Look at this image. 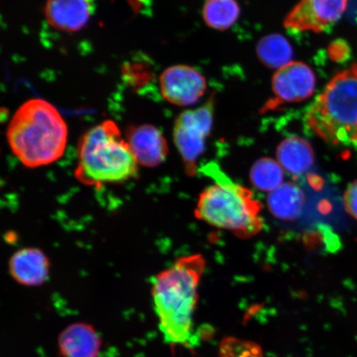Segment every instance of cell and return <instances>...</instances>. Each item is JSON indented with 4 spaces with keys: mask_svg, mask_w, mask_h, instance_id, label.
<instances>
[{
    "mask_svg": "<svg viewBox=\"0 0 357 357\" xmlns=\"http://www.w3.org/2000/svg\"><path fill=\"white\" fill-rule=\"evenodd\" d=\"M160 88L165 100L177 106L196 104L206 91L207 82L197 70L185 65L169 67L160 77Z\"/></svg>",
    "mask_w": 357,
    "mask_h": 357,
    "instance_id": "cell-9",
    "label": "cell"
},
{
    "mask_svg": "<svg viewBox=\"0 0 357 357\" xmlns=\"http://www.w3.org/2000/svg\"><path fill=\"white\" fill-rule=\"evenodd\" d=\"M239 16L240 7L236 0H207L203 8L205 24L216 30L229 29Z\"/></svg>",
    "mask_w": 357,
    "mask_h": 357,
    "instance_id": "cell-17",
    "label": "cell"
},
{
    "mask_svg": "<svg viewBox=\"0 0 357 357\" xmlns=\"http://www.w3.org/2000/svg\"><path fill=\"white\" fill-rule=\"evenodd\" d=\"M316 77L310 67L301 61H292L276 71L272 77L274 97L266 102L262 113L278 110L281 106L305 101L312 96Z\"/></svg>",
    "mask_w": 357,
    "mask_h": 357,
    "instance_id": "cell-7",
    "label": "cell"
},
{
    "mask_svg": "<svg viewBox=\"0 0 357 357\" xmlns=\"http://www.w3.org/2000/svg\"><path fill=\"white\" fill-rule=\"evenodd\" d=\"M10 149L26 167L47 166L64 154L68 128L50 102L33 99L15 112L7 130Z\"/></svg>",
    "mask_w": 357,
    "mask_h": 357,
    "instance_id": "cell-2",
    "label": "cell"
},
{
    "mask_svg": "<svg viewBox=\"0 0 357 357\" xmlns=\"http://www.w3.org/2000/svg\"><path fill=\"white\" fill-rule=\"evenodd\" d=\"M348 0H301L285 17V28L321 33L341 19Z\"/></svg>",
    "mask_w": 357,
    "mask_h": 357,
    "instance_id": "cell-8",
    "label": "cell"
},
{
    "mask_svg": "<svg viewBox=\"0 0 357 357\" xmlns=\"http://www.w3.org/2000/svg\"><path fill=\"white\" fill-rule=\"evenodd\" d=\"M343 202L347 212L357 220V180L347 187Z\"/></svg>",
    "mask_w": 357,
    "mask_h": 357,
    "instance_id": "cell-20",
    "label": "cell"
},
{
    "mask_svg": "<svg viewBox=\"0 0 357 357\" xmlns=\"http://www.w3.org/2000/svg\"><path fill=\"white\" fill-rule=\"evenodd\" d=\"M257 53L263 65L278 70L292 62L294 56L291 44L278 33L262 38L257 44Z\"/></svg>",
    "mask_w": 357,
    "mask_h": 357,
    "instance_id": "cell-16",
    "label": "cell"
},
{
    "mask_svg": "<svg viewBox=\"0 0 357 357\" xmlns=\"http://www.w3.org/2000/svg\"><path fill=\"white\" fill-rule=\"evenodd\" d=\"M93 0H47L45 7L48 24L63 32L73 33L88 24Z\"/></svg>",
    "mask_w": 357,
    "mask_h": 357,
    "instance_id": "cell-11",
    "label": "cell"
},
{
    "mask_svg": "<svg viewBox=\"0 0 357 357\" xmlns=\"http://www.w3.org/2000/svg\"><path fill=\"white\" fill-rule=\"evenodd\" d=\"M8 269L17 283L26 287H38L48 279L50 261L41 250L28 248L13 254Z\"/></svg>",
    "mask_w": 357,
    "mask_h": 357,
    "instance_id": "cell-12",
    "label": "cell"
},
{
    "mask_svg": "<svg viewBox=\"0 0 357 357\" xmlns=\"http://www.w3.org/2000/svg\"><path fill=\"white\" fill-rule=\"evenodd\" d=\"M312 132L333 145L357 142V65L334 75L306 114Z\"/></svg>",
    "mask_w": 357,
    "mask_h": 357,
    "instance_id": "cell-5",
    "label": "cell"
},
{
    "mask_svg": "<svg viewBox=\"0 0 357 357\" xmlns=\"http://www.w3.org/2000/svg\"><path fill=\"white\" fill-rule=\"evenodd\" d=\"M328 53L332 59L336 61L342 60L346 56V47L344 43L335 42L330 45Z\"/></svg>",
    "mask_w": 357,
    "mask_h": 357,
    "instance_id": "cell-21",
    "label": "cell"
},
{
    "mask_svg": "<svg viewBox=\"0 0 357 357\" xmlns=\"http://www.w3.org/2000/svg\"><path fill=\"white\" fill-rule=\"evenodd\" d=\"M201 255L177 259L174 264L153 281L154 309L159 328L168 344H194V314L198 289L204 271Z\"/></svg>",
    "mask_w": 357,
    "mask_h": 357,
    "instance_id": "cell-1",
    "label": "cell"
},
{
    "mask_svg": "<svg viewBox=\"0 0 357 357\" xmlns=\"http://www.w3.org/2000/svg\"><path fill=\"white\" fill-rule=\"evenodd\" d=\"M284 169L271 158L258 160L251 169L252 185L259 190L272 192L283 184Z\"/></svg>",
    "mask_w": 357,
    "mask_h": 357,
    "instance_id": "cell-18",
    "label": "cell"
},
{
    "mask_svg": "<svg viewBox=\"0 0 357 357\" xmlns=\"http://www.w3.org/2000/svg\"><path fill=\"white\" fill-rule=\"evenodd\" d=\"M280 166L294 176L309 172L314 163V153L309 142L300 137H290L278 147Z\"/></svg>",
    "mask_w": 357,
    "mask_h": 357,
    "instance_id": "cell-14",
    "label": "cell"
},
{
    "mask_svg": "<svg viewBox=\"0 0 357 357\" xmlns=\"http://www.w3.org/2000/svg\"><path fill=\"white\" fill-rule=\"evenodd\" d=\"M138 163L114 122L108 120L89 129L78 144L75 176L82 184L100 187L130 180Z\"/></svg>",
    "mask_w": 357,
    "mask_h": 357,
    "instance_id": "cell-3",
    "label": "cell"
},
{
    "mask_svg": "<svg viewBox=\"0 0 357 357\" xmlns=\"http://www.w3.org/2000/svg\"><path fill=\"white\" fill-rule=\"evenodd\" d=\"M305 195L300 187L285 183L271 192L267 199L268 208L275 218L294 220L300 217L305 206Z\"/></svg>",
    "mask_w": 357,
    "mask_h": 357,
    "instance_id": "cell-15",
    "label": "cell"
},
{
    "mask_svg": "<svg viewBox=\"0 0 357 357\" xmlns=\"http://www.w3.org/2000/svg\"><path fill=\"white\" fill-rule=\"evenodd\" d=\"M127 142L138 165L142 167L159 166L166 160L169 153L166 138L153 125L144 124L129 128Z\"/></svg>",
    "mask_w": 357,
    "mask_h": 357,
    "instance_id": "cell-10",
    "label": "cell"
},
{
    "mask_svg": "<svg viewBox=\"0 0 357 357\" xmlns=\"http://www.w3.org/2000/svg\"><path fill=\"white\" fill-rule=\"evenodd\" d=\"M220 357H264L260 346L236 337L223 339L220 347Z\"/></svg>",
    "mask_w": 357,
    "mask_h": 357,
    "instance_id": "cell-19",
    "label": "cell"
},
{
    "mask_svg": "<svg viewBox=\"0 0 357 357\" xmlns=\"http://www.w3.org/2000/svg\"><path fill=\"white\" fill-rule=\"evenodd\" d=\"M215 183L199 195L195 216L218 229L249 238L262 229L261 204L245 187L236 184L218 169H209Z\"/></svg>",
    "mask_w": 357,
    "mask_h": 357,
    "instance_id": "cell-4",
    "label": "cell"
},
{
    "mask_svg": "<svg viewBox=\"0 0 357 357\" xmlns=\"http://www.w3.org/2000/svg\"><path fill=\"white\" fill-rule=\"evenodd\" d=\"M215 96L212 95L199 108L183 112L173 129L174 142L185 163V171L194 176L197 160L204 153L213 123Z\"/></svg>",
    "mask_w": 357,
    "mask_h": 357,
    "instance_id": "cell-6",
    "label": "cell"
},
{
    "mask_svg": "<svg viewBox=\"0 0 357 357\" xmlns=\"http://www.w3.org/2000/svg\"><path fill=\"white\" fill-rule=\"evenodd\" d=\"M58 347L62 357H99L102 339L93 325L75 323L60 333Z\"/></svg>",
    "mask_w": 357,
    "mask_h": 357,
    "instance_id": "cell-13",
    "label": "cell"
}]
</instances>
